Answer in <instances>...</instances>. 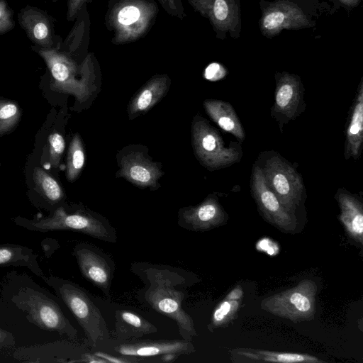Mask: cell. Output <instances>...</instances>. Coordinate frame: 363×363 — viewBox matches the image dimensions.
Instances as JSON below:
<instances>
[{"mask_svg": "<svg viewBox=\"0 0 363 363\" xmlns=\"http://www.w3.org/2000/svg\"><path fill=\"white\" fill-rule=\"evenodd\" d=\"M191 142L196 158L210 171L228 167L239 162L242 157L239 144L231 142L225 146L218 131L199 115L192 121Z\"/></svg>", "mask_w": 363, "mask_h": 363, "instance_id": "obj_7", "label": "cell"}, {"mask_svg": "<svg viewBox=\"0 0 363 363\" xmlns=\"http://www.w3.org/2000/svg\"><path fill=\"white\" fill-rule=\"evenodd\" d=\"M338 203L340 220L349 236L357 243H363V204L354 194L339 189L335 195Z\"/></svg>", "mask_w": 363, "mask_h": 363, "instance_id": "obj_18", "label": "cell"}, {"mask_svg": "<svg viewBox=\"0 0 363 363\" xmlns=\"http://www.w3.org/2000/svg\"><path fill=\"white\" fill-rule=\"evenodd\" d=\"M15 344L13 334L0 328V351L4 348L12 347Z\"/></svg>", "mask_w": 363, "mask_h": 363, "instance_id": "obj_36", "label": "cell"}, {"mask_svg": "<svg viewBox=\"0 0 363 363\" xmlns=\"http://www.w3.org/2000/svg\"><path fill=\"white\" fill-rule=\"evenodd\" d=\"M115 319L114 335L118 341L135 340L157 331L152 323L130 310H117Z\"/></svg>", "mask_w": 363, "mask_h": 363, "instance_id": "obj_21", "label": "cell"}, {"mask_svg": "<svg viewBox=\"0 0 363 363\" xmlns=\"http://www.w3.org/2000/svg\"><path fill=\"white\" fill-rule=\"evenodd\" d=\"M97 357L104 359L107 363L115 362V363H130V362H138L140 360L138 357H129L121 355L120 357L114 356L112 354H107L101 351H96L94 352Z\"/></svg>", "mask_w": 363, "mask_h": 363, "instance_id": "obj_33", "label": "cell"}, {"mask_svg": "<svg viewBox=\"0 0 363 363\" xmlns=\"http://www.w3.org/2000/svg\"><path fill=\"white\" fill-rule=\"evenodd\" d=\"M114 351L120 355L148 357L165 354H189L195 352L192 342L186 340H143L116 345Z\"/></svg>", "mask_w": 363, "mask_h": 363, "instance_id": "obj_14", "label": "cell"}, {"mask_svg": "<svg viewBox=\"0 0 363 363\" xmlns=\"http://www.w3.org/2000/svg\"><path fill=\"white\" fill-rule=\"evenodd\" d=\"M363 143V79L350 110L345 129L344 156L345 160H359Z\"/></svg>", "mask_w": 363, "mask_h": 363, "instance_id": "obj_17", "label": "cell"}, {"mask_svg": "<svg viewBox=\"0 0 363 363\" xmlns=\"http://www.w3.org/2000/svg\"><path fill=\"white\" fill-rule=\"evenodd\" d=\"M42 279L54 289L82 328L88 345L104 347L111 341L106 322L91 294L79 284L50 275Z\"/></svg>", "mask_w": 363, "mask_h": 363, "instance_id": "obj_2", "label": "cell"}, {"mask_svg": "<svg viewBox=\"0 0 363 363\" xmlns=\"http://www.w3.org/2000/svg\"><path fill=\"white\" fill-rule=\"evenodd\" d=\"M170 79L167 74H158L152 77L131 99L128 107L129 118L147 112L167 94Z\"/></svg>", "mask_w": 363, "mask_h": 363, "instance_id": "obj_19", "label": "cell"}, {"mask_svg": "<svg viewBox=\"0 0 363 363\" xmlns=\"http://www.w3.org/2000/svg\"><path fill=\"white\" fill-rule=\"evenodd\" d=\"M93 0H68L67 19L69 21L74 20L82 7Z\"/></svg>", "mask_w": 363, "mask_h": 363, "instance_id": "obj_34", "label": "cell"}, {"mask_svg": "<svg viewBox=\"0 0 363 363\" xmlns=\"http://www.w3.org/2000/svg\"><path fill=\"white\" fill-rule=\"evenodd\" d=\"M11 301L26 313L30 323L39 328L56 332L71 339L77 337V329L64 315L60 306L41 291L23 287L13 296Z\"/></svg>", "mask_w": 363, "mask_h": 363, "instance_id": "obj_8", "label": "cell"}, {"mask_svg": "<svg viewBox=\"0 0 363 363\" xmlns=\"http://www.w3.org/2000/svg\"><path fill=\"white\" fill-rule=\"evenodd\" d=\"M203 107L209 117L223 130L240 142L245 139V131L233 106L219 99H206Z\"/></svg>", "mask_w": 363, "mask_h": 363, "instance_id": "obj_22", "label": "cell"}, {"mask_svg": "<svg viewBox=\"0 0 363 363\" xmlns=\"http://www.w3.org/2000/svg\"><path fill=\"white\" fill-rule=\"evenodd\" d=\"M158 1L171 16L181 20L186 17L182 0H158Z\"/></svg>", "mask_w": 363, "mask_h": 363, "instance_id": "obj_31", "label": "cell"}, {"mask_svg": "<svg viewBox=\"0 0 363 363\" xmlns=\"http://www.w3.org/2000/svg\"><path fill=\"white\" fill-rule=\"evenodd\" d=\"M227 220L228 214L217 197L211 194L196 206L181 208L177 223L185 230L203 232L219 227Z\"/></svg>", "mask_w": 363, "mask_h": 363, "instance_id": "obj_13", "label": "cell"}, {"mask_svg": "<svg viewBox=\"0 0 363 363\" xmlns=\"http://www.w3.org/2000/svg\"><path fill=\"white\" fill-rule=\"evenodd\" d=\"M20 111L16 104L0 101V134L11 130L18 121Z\"/></svg>", "mask_w": 363, "mask_h": 363, "instance_id": "obj_28", "label": "cell"}, {"mask_svg": "<svg viewBox=\"0 0 363 363\" xmlns=\"http://www.w3.org/2000/svg\"><path fill=\"white\" fill-rule=\"evenodd\" d=\"M226 74L225 70L219 64L213 63L206 70L205 77L212 81L218 80Z\"/></svg>", "mask_w": 363, "mask_h": 363, "instance_id": "obj_35", "label": "cell"}, {"mask_svg": "<svg viewBox=\"0 0 363 363\" xmlns=\"http://www.w3.org/2000/svg\"><path fill=\"white\" fill-rule=\"evenodd\" d=\"M19 23L30 40L39 47L55 48L52 24L45 12L28 6L20 11Z\"/></svg>", "mask_w": 363, "mask_h": 363, "instance_id": "obj_16", "label": "cell"}, {"mask_svg": "<svg viewBox=\"0 0 363 363\" xmlns=\"http://www.w3.org/2000/svg\"><path fill=\"white\" fill-rule=\"evenodd\" d=\"M234 362H308L323 363V361L315 356L306 354L272 352L250 348H237L230 352Z\"/></svg>", "mask_w": 363, "mask_h": 363, "instance_id": "obj_20", "label": "cell"}, {"mask_svg": "<svg viewBox=\"0 0 363 363\" xmlns=\"http://www.w3.org/2000/svg\"><path fill=\"white\" fill-rule=\"evenodd\" d=\"M240 299H235L228 295L213 311L211 322L208 325L210 331L227 325L236 315L240 303Z\"/></svg>", "mask_w": 363, "mask_h": 363, "instance_id": "obj_27", "label": "cell"}, {"mask_svg": "<svg viewBox=\"0 0 363 363\" xmlns=\"http://www.w3.org/2000/svg\"><path fill=\"white\" fill-rule=\"evenodd\" d=\"M275 80L271 116L277 122L282 133L284 126L296 119L306 109L304 87L298 76L287 72L277 73Z\"/></svg>", "mask_w": 363, "mask_h": 363, "instance_id": "obj_12", "label": "cell"}, {"mask_svg": "<svg viewBox=\"0 0 363 363\" xmlns=\"http://www.w3.org/2000/svg\"><path fill=\"white\" fill-rule=\"evenodd\" d=\"M33 180L37 191L48 202L57 203L62 199L64 193L57 182L42 169H35Z\"/></svg>", "mask_w": 363, "mask_h": 363, "instance_id": "obj_25", "label": "cell"}, {"mask_svg": "<svg viewBox=\"0 0 363 363\" xmlns=\"http://www.w3.org/2000/svg\"><path fill=\"white\" fill-rule=\"evenodd\" d=\"M286 16L283 11H273L268 13L263 19V27L268 30L280 28L285 21Z\"/></svg>", "mask_w": 363, "mask_h": 363, "instance_id": "obj_32", "label": "cell"}, {"mask_svg": "<svg viewBox=\"0 0 363 363\" xmlns=\"http://www.w3.org/2000/svg\"><path fill=\"white\" fill-rule=\"evenodd\" d=\"M84 150L79 134H75L67 152L66 177L68 181L74 182L79 177L84 164Z\"/></svg>", "mask_w": 363, "mask_h": 363, "instance_id": "obj_26", "label": "cell"}, {"mask_svg": "<svg viewBox=\"0 0 363 363\" xmlns=\"http://www.w3.org/2000/svg\"><path fill=\"white\" fill-rule=\"evenodd\" d=\"M250 189L260 214L267 222L282 231H295L298 225L296 215L287 211L269 188L262 171L256 162L252 165Z\"/></svg>", "mask_w": 363, "mask_h": 363, "instance_id": "obj_11", "label": "cell"}, {"mask_svg": "<svg viewBox=\"0 0 363 363\" xmlns=\"http://www.w3.org/2000/svg\"><path fill=\"white\" fill-rule=\"evenodd\" d=\"M76 18L77 21L63 42L61 50L74 60L77 53L88 48L90 21L86 5L82 7Z\"/></svg>", "mask_w": 363, "mask_h": 363, "instance_id": "obj_24", "label": "cell"}, {"mask_svg": "<svg viewBox=\"0 0 363 363\" xmlns=\"http://www.w3.org/2000/svg\"><path fill=\"white\" fill-rule=\"evenodd\" d=\"M130 269L144 284L137 293L141 303L174 321L182 339L197 336L192 317L182 307L188 295L184 272L146 262H133Z\"/></svg>", "mask_w": 363, "mask_h": 363, "instance_id": "obj_1", "label": "cell"}, {"mask_svg": "<svg viewBox=\"0 0 363 363\" xmlns=\"http://www.w3.org/2000/svg\"><path fill=\"white\" fill-rule=\"evenodd\" d=\"M45 62L52 76L50 89L86 101L95 90L96 58L89 53L78 63L57 48H34Z\"/></svg>", "mask_w": 363, "mask_h": 363, "instance_id": "obj_3", "label": "cell"}, {"mask_svg": "<svg viewBox=\"0 0 363 363\" xmlns=\"http://www.w3.org/2000/svg\"><path fill=\"white\" fill-rule=\"evenodd\" d=\"M13 222L34 232L69 230L108 243H116L118 239L116 230L106 218L84 209L69 213L64 207L60 206L48 217L32 220L18 217L13 218Z\"/></svg>", "mask_w": 363, "mask_h": 363, "instance_id": "obj_4", "label": "cell"}, {"mask_svg": "<svg viewBox=\"0 0 363 363\" xmlns=\"http://www.w3.org/2000/svg\"><path fill=\"white\" fill-rule=\"evenodd\" d=\"M318 286L311 279H303L296 286L262 300L261 309L294 323L311 320L315 313Z\"/></svg>", "mask_w": 363, "mask_h": 363, "instance_id": "obj_9", "label": "cell"}, {"mask_svg": "<svg viewBox=\"0 0 363 363\" xmlns=\"http://www.w3.org/2000/svg\"><path fill=\"white\" fill-rule=\"evenodd\" d=\"M158 13L152 0H114L106 15V25L115 45L135 41L150 30Z\"/></svg>", "mask_w": 363, "mask_h": 363, "instance_id": "obj_5", "label": "cell"}, {"mask_svg": "<svg viewBox=\"0 0 363 363\" xmlns=\"http://www.w3.org/2000/svg\"><path fill=\"white\" fill-rule=\"evenodd\" d=\"M255 162L260 167L269 188L284 208L295 215L306 196L303 182L296 168L274 150L261 152Z\"/></svg>", "mask_w": 363, "mask_h": 363, "instance_id": "obj_6", "label": "cell"}, {"mask_svg": "<svg viewBox=\"0 0 363 363\" xmlns=\"http://www.w3.org/2000/svg\"><path fill=\"white\" fill-rule=\"evenodd\" d=\"M72 255L76 259L83 277L100 289L104 296L110 297L116 271V264L111 256L88 242L77 243Z\"/></svg>", "mask_w": 363, "mask_h": 363, "instance_id": "obj_10", "label": "cell"}, {"mask_svg": "<svg viewBox=\"0 0 363 363\" xmlns=\"http://www.w3.org/2000/svg\"><path fill=\"white\" fill-rule=\"evenodd\" d=\"M38 257L28 247L14 243L0 244V267H25L42 279L44 274L38 263Z\"/></svg>", "mask_w": 363, "mask_h": 363, "instance_id": "obj_23", "label": "cell"}, {"mask_svg": "<svg viewBox=\"0 0 363 363\" xmlns=\"http://www.w3.org/2000/svg\"><path fill=\"white\" fill-rule=\"evenodd\" d=\"M48 143L50 163L53 168H57L65 150V140L60 133H54L48 137Z\"/></svg>", "mask_w": 363, "mask_h": 363, "instance_id": "obj_29", "label": "cell"}, {"mask_svg": "<svg viewBox=\"0 0 363 363\" xmlns=\"http://www.w3.org/2000/svg\"><path fill=\"white\" fill-rule=\"evenodd\" d=\"M14 25L12 10L6 0H0V34L11 30Z\"/></svg>", "mask_w": 363, "mask_h": 363, "instance_id": "obj_30", "label": "cell"}, {"mask_svg": "<svg viewBox=\"0 0 363 363\" xmlns=\"http://www.w3.org/2000/svg\"><path fill=\"white\" fill-rule=\"evenodd\" d=\"M116 175L138 187L157 189L163 172L143 152H131L121 158Z\"/></svg>", "mask_w": 363, "mask_h": 363, "instance_id": "obj_15", "label": "cell"}]
</instances>
